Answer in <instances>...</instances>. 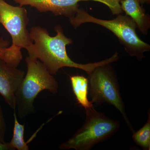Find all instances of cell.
<instances>
[{
  "mask_svg": "<svg viewBox=\"0 0 150 150\" xmlns=\"http://www.w3.org/2000/svg\"><path fill=\"white\" fill-rule=\"evenodd\" d=\"M20 6L29 5L40 12H51L56 16L69 18L74 16L75 11L71 0H13Z\"/></svg>",
  "mask_w": 150,
  "mask_h": 150,
  "instance_id": "obj_8",
  "label": "cell"
},
{
  "mask_svg": "<svg viewBox=\"0 0 150 150\" xmlns=\"http://www.w3.org/2000/svg\"><path fill=\"white\" fill-rule=\"evenodd\" d=\"M54 29L56 32L55 36H50L47 30L40 26L33 27L29 32L34 43L28 56L38 59L52 75H56L60 69L65 67L80 69L89 75L97 67L111 64L119 59L118 53L115 52L110 58L100 62L86 64L76 63L68 56L66 49L67 45L72 44V40L64 35L61 25H56Z\"/></svg>",
  "mask_w": 150,
  "mask_h": 150,
  "instance_id": "obj_1",
  "label": "cell"
},
{
  "mask_svg": "<svg viewBox=\"0 0 150 150\" xmlns=\"http://www.w3.org/2000/svg\"><path fill=\"white\" fill-rule=\"evenodd\" d=\"M120 6L123 12L130 17L144 35H147L150 28V16L146 13L139 0H122Z\"/></svg>",
  "mask_w": 150,
  "mask_h": 150,
  "instance_id": "obj_9",
  "label": "cell"
},
{
  "mask_svg": "<svg viewBox=\"0 0 150 150\" xmlns=\"http://www.w3.org/2000/svg\"><path fill=\"white\" fill-rule=\"evenodd\" d=\"M70 23L77 28L85 23H92L105 28L113 33L129 56L139 62L145 58L144 53L150 50V45L142 40L137 34V25L127 15L118 14L112 20L98 18L86 11L79 8L74 16L69 18Z\"/></svg>",
  "mask_w": 150,
  "mask_h": 150,
  "instance_id": "obj_2",
  "label": "cell"
},
{
  "mask_svg": "<svg viewBox=\"0 0 150 150\" xmlns=\"http://www.w3.org/2000/svg\"><path fill=\"white\" fill-rule=\"evenodd\" d=\"M6 125L1 106L0 105V143H6Z\"/></svg>",
  "mask_w": 150,
  "mask_h": 150,
  "instance_id": "obj_13",
  "label": "cell"
},
{
  "mask_svg": "<svg viewBox=\"0 0 150 150\" xmlns=\"http://www.w3.org/2000/svg\"><path fill=\"white\" fill-rule=\"evenodd\" d=\"M140 4L141 5L144 4H150V0H139Z\"/></svg>",
  "mask_w": 150,
  "mask_h": 150,
  "instance_id": "obj_16",
  "label": "cell"
},
{
  "mask_svg": "<svg viewBox=\"0 0 150 150\" xmlns=\"http://www.w3.org/2000/svg\"><path fill=\"white\" fill-rule=\"evenodd\" d=\"M88 79L91 101L96 105L107 103L114 106L121 113L129 129L134 132L126 114L116 73L111 64L97 67L88 75Z\"/></svg>",
  "mask_w": 150,
  "mask_h": 150,
  "instance_id": "obj_6",
  "label": "cell"
},
{
  "mask_svg": "<svg viewBox=\"0 0 150 150\" xmlns=\"http://www.w3.org/2000/svg\"><path fill=\"white\" fill-rule=\"evenodd\" d=\"M27 71L15 93L16 109L21 119L35 111L34 100L38 94L45 90L53 94L58 91V82L38 59L26 57Z\"/></svg>",
  "mask_w": 150,
  "mask_h": 150,
  "instance_id": "obj_4",
  "label": "cell"
},
{
  "mask_svg": "<svg viewBox=\"0 0 150 150\" xmlns=\"http://www.w3.org/2000/svg\"><path fill=\"white\" fill-rule=\"evenodd\" d=\"M85 122L74 135L59 145L62 150H90L115 135L120 122L105 116L94 108L86 109Z\"/></svg>",
  "mask_w": 150,
  "mask_h": 150,
  "instance_id": "obj_5",
  "label": "cell"
},
{
  "mask_svg": "<svg viewBox=\"0 0 150 150\" xmlns=\"http://www.w3.org/2000/svg\"><path fill=\"white\" fill-rule=\"evenodd\" d=\"M28 21L26 9L0 0V23L12 40L10 47L0 49V58L13 67H17L22 59L21 49H26L29 54L33 48V41L26 28Z\"/></svg>",
  "mask_w": 150,
  "mask_h": 150,
  "instance_id": "obj_3",
  "label": "cell"
},
{
  "mask_svg": "<svg viewBox=\"0 0 150 150\" xmlns=\"http://www.w3.org/2000/svg\"><path fill=\"white\" fill-rule=\"evenodd\" d=\"M9 45L10 42L8 40H5L3 37H0V49L7 48Z\"/></svg>",
  "mask_w": 150,
  "mask_h": 150,
  "instance_id": "obj_14",
  "label": "cell"
},
{
  "mask_svg": "<svg viewBox=\"0 0 150 150\" xmlns=\"http://www.w3.org/2000/svg\"><path fill=\"white\" fill-rule=\"evenodd\" d=\"M25 73L0 58V94L12 109H16L15 93Z\"/></svg>",
  "mask_w": 150,
  "mask_h": 150,
  "instance_id": "obj_7",
  "label": "cell"
},
{
  "mask_svg": "<svg viewBox=\"0 0 150 150\" xmlns=\"http://www.w3.org/2000/svg\"><path fill=\"white\" fill-rule=\"evenodd\" d=\"M0 150H13L9 143H0Z\"/></svg>",
  "mask_w": 150,
  "mask_h": 150,
  "instance_id": "obj_15",
  "label": "cell"
},
{
  "mask_svg": "<svg viewBox=\"0 0 150 150\" xmlns=\"http://www.w3.org/2000/svg\"><path fill=\"white\" fill-rule=\"evenodd\" d=\"M148 119L144 126L137 131H134L132 139L136 144L144 150H150V111H148Z\"/></svg>",
  "mask_w": 150,
  "mask_h": 150,
  "instance_id": "obj_12",
  "label": "cell"
},
{
  "mask_svg": "<svg viewBox=\"0 0 150 150\" xmlns=\"http://www.w3.org/2000/svg\"><path fill=\"white\" fill-rule=\"evenodd\" d=\"M70 81L78 104L85 110L93 108V103L88 100V79L83 76L74 75L70 76Z\"/></svg>",
  "mask_w": 150,
  "mask_h": 150,
  "instance_id": "obj_10",
  "label": "cell"
},
{
  "mask_svg": "<svg viewBox=\"0 0 150 150\" xmlns=\"http://www.w3.org/2000/svg\"><path fill=\"white\" fill-rule=\"evenodd\" d=\"M14 127L13 136L12 139L9 142L11 148L13 150H28L29 147L28 142L24 141L25 125L19 123L17 118L16 109H14Z\"/></svg>",
  "mask_w": 150,
  "mask_h": 150,
  "instance_id": "obj_11",
  "label": "cell"
}]
</instances>
